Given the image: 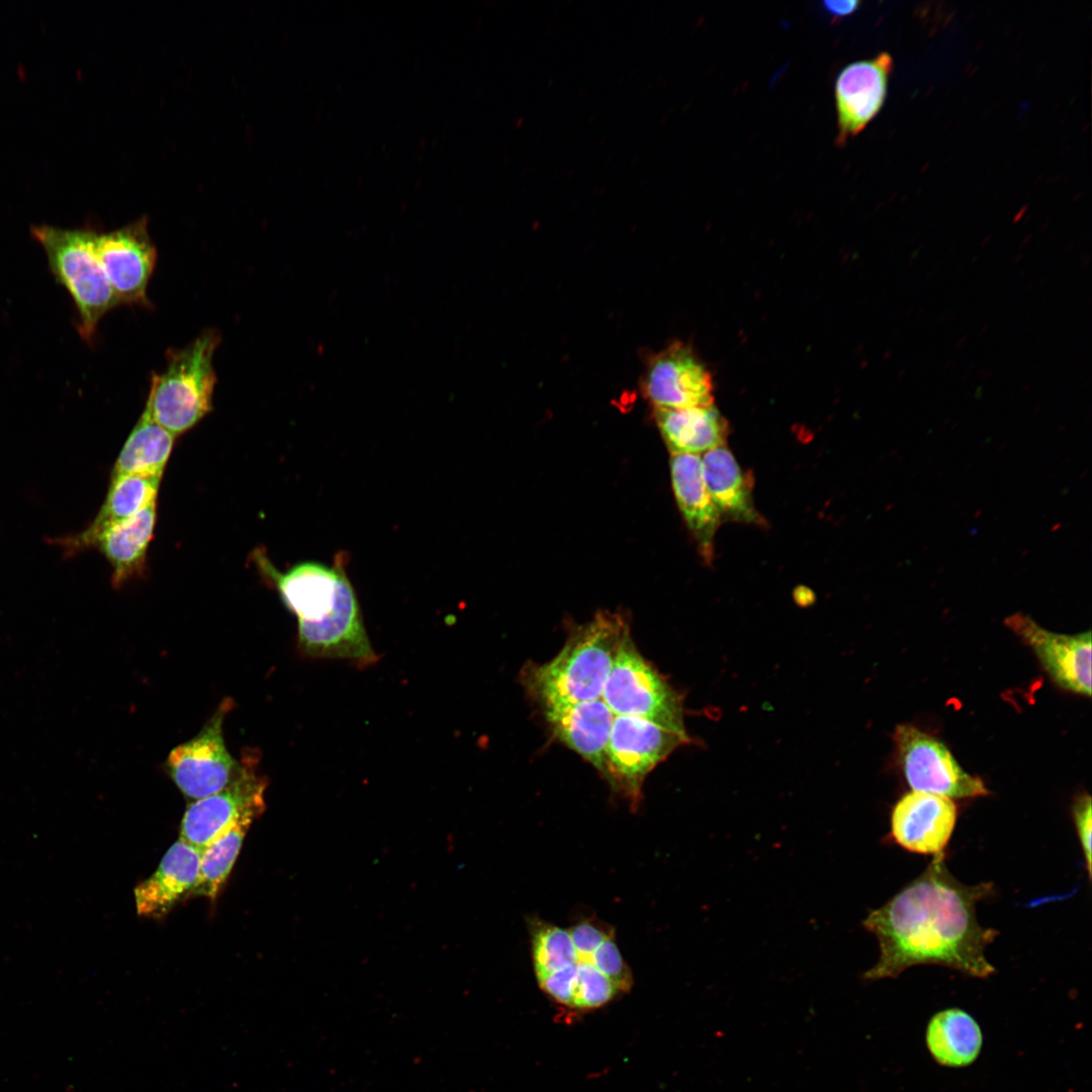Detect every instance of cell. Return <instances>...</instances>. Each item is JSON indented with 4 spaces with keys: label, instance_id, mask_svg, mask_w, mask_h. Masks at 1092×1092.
Wrapping results in <instances>:
<instances>
[{
    "label": "cell",
    "instance_id": "obj_25",
    "mask_svg": "<svg viewBox=\"0 0 1092 1092\" xmlns=\"http://www.w3.org/2000/svg\"><path fill=\"white\" fill-rule=\"evenodd\" d=\"M254 820L253 817L240 820L201 851L199 876L191 896L211 901L217 898Z\"/></svg>",
    "mask_w": 1092,
    "mask_h": 1092
},
{
    "label": "cell",
    "instance_id": "obj_28",
    "mask_svg": "<svg viewBox=\"0 0 1092 1092\" xmlns=\"http://www.w3.org/2000/svg\"><path fill=\"white\" fill-rule=\"evenodd\" d=\"M586 959L615 985L620 993L631 990L632 973L619 950L614 935L604 940Z\"/></svg>",
    "mask_w": 1092,
    "mask_h": 1092
},
{
    "label": "cell",
    "instance_id": "obj_11",
    "mask_svg": "<svg viewBox=\"0 0 1092 1092\" xmlns=\"http://www.w3.org/2000/svg\"><path fill=\"white\" fill-rule=\"evenodd\" d=\"M95 252L119 303L147 306V288L155 270L157 250L145 220L96 234Z\"/></svg>",
    "mask_w": 1092,
    "mask_h": 1092
},
{
    "label": "cell",
    "instance_id": "obj_4",
    "mask_svg": "<svg viewBox=\"0 0 1092 1092\" xmlns=\"http://www.w3.org/2000/svg\"><path fill=\"white\" fill-rule=\"evenodd\" d=\"M220 342L216 330L201 333L193 342L167 353L162 373H153L146 408L172 435L193 428L211 410L216 375L213 355Z\"/></svg>",
    "mask_w": 1092,
    "mask_h": 1092
},
{
    "label": "cell",
    "instance_id": "obj_30",
    "mask_svg": "<svg viewBox=\"0 0 1092 1092\" xmlns=\"http://www.w3.org/2000/svg\"><path fill=\"white\" fill-rule=\"evenodd\" d=\"M576 965L537 978L542 991L557 1003L571 1007L577 973Z\"/></svg>",
    "mask_w": 1092,
    "mask_h": 1092
},
{
    "label": "cell",
    "instance_id": "obj_5",
    "mask_svg": "<svg viewBox=\"0 0 1092 1092\" xmlns=\"http://www.w3.org/2000/svg\"><path fill=\"white\" fill-rule=\"evenodd\" d=\"M50 268L70 293L78 312V332L91 341L102 316L120 304L95 252L96 234L53 226L32 228Z\"/></svg>",
    "mask_w": 1092,
    "mask_h": 1092
},
{
    "label": "cell",
    "instance_id": "obj_6",
    "mask_svg": "<svg viewBox=\"0 0 1092 1092\" xmlns=\"http://www.w3.org/2000/svg\"><path fill=\"white\" fill-rule=\"evenodd\" d=\"M601 699L616 716H634L686 731L680 697L635 646L622 642Z\"/></svg>",
    "mask_w": 1092,
    "mask_h": 1092
},
{
    "label": "cell",
    "instance_id": "obj_18",
    "mask_svg": "<svg viewBox=\"0 0 1092 1092\" xmlns=\"http://www.w3.org/2000/svg\"><path fill=\"white\" fill-rule=\"evenodd\" d=\"M673 493L679 511L706 560L713 557V543L720 514L703 479L701 457L673 454L670 459Z\"/></svg>",
    "mask_w": 1092,
    "mask_h": 1092
},
{
    "label": "cell",
    "instance_id": "obj_2",
    "mask_svg": "<svg viewBox=\"0 0 1092 1092\" xmlns=\"http://www.w3.org/2000/svg\"><path fill=\"white\" fill-rule=\"evenodd\" d=\"M257 560L284 606L297 618V646L303 655L347 660L359 668L378 661L346 571L344 552L336 555L333 566L304 561L285 572L265 556L258 555Z\"/></svg>",
    "mask_w": 1092,
    "mask_h": 1092
},
{
    "label": "cell",
    "instance_id": "obj_20",
    "mask_svg": "<svg viewBox=\"0 0 1092 1092\" xmlns=\"http://www.w3.org/2000/svg\"><path fill=\"white\" fill-rule=\"evenodd\" d=\"M656 425L673 454H699L724 446L728 423L714 404L654 410Z\"/></svg>",
    "mask_w": 1092,
    "mask_h": 1092
},
{
    "label": "cell",
    "instance_id": "obj_3",
    "mask_svg": "<svg viewBox=\"0 0 1092 1092\" xmlns=\"http://www.w3.org/2000/svg\"><path fill=\"white\" fill-rule=\"evenodd\" d=\"M628 635L629 625L621 615L598 613L570 634L551 660L527 664L525 689L543 708L600 699Z\"/></svg>",
    "mask_w": 1092,
    "mask_h": 1092
},
{
    "label": "cell",
    "instance_id": "obj_14",
    "mask_svg": "<svg viewBox=\"0 0 1092 1092\" xmlns=\"http://www.w3.org/2000/svg\"><path fill=\"white\" fill-rule=\"evenodd\" d=\"M893 59L887 52L846 65L835 80L837 114L835 144L844 146L861 132L882 109L887 96Z\"/></svg>",
    "mask_w": 1092,
    "mask_h": 1092
},
{
    "label": "cell",
    "instance_id": "obj_24",
    "mask_svg": "<svg viewBox=\"0 0 1092 1092\" xmlns=\"http://www.w3.org/2000/svg\"><path fill=\"white\" fill-rule=\"evenodd\" d=\"M175 436L161 427L145 407L113 466L112 476L141 475L162 478Z\"/></svg>",
    "mask_w": 1092,
    "mask_h": 1092
},
{
    "label": "cell",
    "instance_id": "obj_10",
    "mask_svg": "<svg viewBox=\"0 0 1092 1092\" xmlns=\"http://www.w3.org/2000/svg\"><path fill=\"white\" fill-rule=\"evenodd\" d=\"M894 741L904 777L912 791L950 799L989 794L984 782L967 772L941 741L917 727L899 725Z\"/></svg>",
    "mask_w": 1092,
    "mask_h": 1092
},
{
    "label": "cell",
    "instance_id": "obj_21",
    "mask_svg": "<svg viewBox=\"0 0 1092 1092\" xmlns=\"http://www.w3.org/2000/svg\"><path fill=\"white\" fill-rule=\"evenodd\" d=\"M160 481L161 478L132 474L111 477L105 502L95 519L64 544L71 551L94 546L105 531L131 519L156 502Z\"/></svg>",
    "mask_w": 1092,
    "mask_h": 1092
},
{
    "label": "cell",
    "instance_id": "obj_22",
    "mask_svg": "<svg viewBox=\"0 0 1092 1092\" xmlns=\"http://www.w3.org/2000/svg\"><path fill=\"white\" fill-rule=\"evenodd\" d=\"M156 514L154 502L131 519L108 529L96 540L94 546L98 547L112 567L113 585H121L144 572Z\"/></svg>",
    "mask_w": 1092,
    "mask_h": 1092
},
{
    "label": "cell",
    "instance_id": "obj_13",
    "mask_svg": "<svg viewBox=\"0 0 1092 1092\" xmlns=\"http://www.w3.org/2000/svg\"><path fill=\"white\" fill-rule=\"evenodd\" d=\"M643 388L655 410H679L713 404L710 371L694 351L675 342L648 365Z\"/></svg>",
    "mask_w": 1092,
    "mask_h": 1092
},
{
    "label": "cell",
    "instance_id": "obj_19",
    "mask_svg": "<svg viewBox=\"0 0 1092 1092\" xmlns=\"http://www.w3.org/2000/svg\"><path fill=\"white\" fill-rule=\"evenodd\" d=\"M701 465L706 488L721 518L746 524L761 523L752 499L751 477L725 445L705 452Z\"/></svg>",
    "mask_w": 1092,
    "mask_h": 1092
},
{
    "label": "cell",
    "instance_id": "obj_29",
    "mask_svg": "<svg viewBox=\"0 0 1092 1092\" xmlns=\"http://www.w3.org/2000/svg\"><path fill=\"white\" fill-rule=\"evenodd\" d=\"M568 931L577 957L581 959L590 957L604 940L614 935L613 929L602 922L594 920L578 922L570 927Z\"/></svg>",
    "mask_w": 1092,
    "mask_h": 1092
},
{
    "label": "cell",
    "instance_id": "obj_32",
    "mask_svg": "<svg viewBox=\"0 0 1092 1092\" xmlns=\"http://www.w3.org/2000/svg\"><path fill=\"white\" fill-rule=\"evenodd\" d=\"M858 4V1H825L823 3L833 22L852 14L857 9Z\"/></svg>",
    "mask_w": 1092,
    "mask_h": 1092
},
{
    "label": "cell",
    "instance_id": "obj_15",
    "mask_svg": "<svg viewBox=\"0 0 1092 1092\" xmlns=\"http://www.w3.org/2000/svg\"><path fill=\"white\" fill-rule=\"evenodd\" d=\"M958 808L952 799L911 791L891 813V837L904 849L922 854L943 852L956 826Z\"/></svg>",
    "mask_w": 1092,
    "mask_h": 1092
},
{
    "label": "cell",
    "instance_id": "obj_23",
    "mask_svg": "<svg viewBox=\"0 0 1092 1092\" xmlns=\"http://www.w3.org/2000/svg\"><path fill=\"white\" fill-rule=\"evenodd\" d=\"M982 1031L966 1011L950 1008L937 1012L926 1029V1043L933 1059L947 1067H965L980 1054Z\"/></svg>",
    "mask_w": 1092,
    "mask_h": 1092
},
{
    "label": "cell",
    "instance_id": "obj_1",
    "mask_svg": "<svg viewBox=\"0 0 1092 1092\" xmlns=\"http://www.w3.org/2000/svg\"><path fill=\"white\" fill-rule=\"evenodd\" d=\"M993 884L959 882L944 862V853L882 907L869 913L863 927L878 939L880 958L863 974L876 981L896 978L917 965H938L968 976L987 978L995 968L985 956L998 931L982 927L977 903Z\"/></svg>",
    "mask_w": 1092,
    "mask_h": 1092
},
{
    "label": "cell",
    "instance_id": "obj_33",
    "mask_svg": "<svg viewBox=\"0 0 1092 1092\" xmlns=\"http://www.w3.org/2000/svg\"><path fill=\"white\" fill-rule=\"evenodd\" d=\"M811 594H812V592L809 590L808 588H806L804 586H800L799 589L795 590V598L800 599L801 604H803V601H806L808 603Z\"/></svg>",
    "mask_w": 1092,
    "mask_h": 1092
},
{
    "label": "cell",
    "instance_id": "obj_16",
    "mask_svg": "<svg viewBox=\"0 0 1092 1092\" xmlns=\"http://www.w3.org/2000/svg\"><path fill=\"white\" fill-rule=\"evenodd\" d=\"M552 734L607 776V747L616 715L600 698L543 708Z\"/></svg>",
    "mask_w": 1092,
    "mask_h": 1092
},
{
    "label": "cell",
    "instance_id": "obj_17",
    "mask_svg": "<svg viewBox=\"0 0 1092 1092\" xmlns=\"http://www.w3.org/2000/svg\"><path fill=\"white\" fill-rule=\"evenodd\" d=\"M201 851L179 838L167 850L156 872L133 891L140 916L160 919L190 897L200 867Z\"/></svg>",
    "mask_w": 1092,
    "mask_h": 1092
},
{
    "label": "cell",
    "instance_id": "obj_8",
    "mask_svg": "<svg viewBox=\"0 0 1092 1092\" xmlns=\"http://www.w3.org/2000/svg\"><path fill=\"white\" fill-rule=\"evenodd\" d=\"M251 756L239 763L232 782L221 791L191 802L181 820L180 838L202 851L240 820L257 819L266 809L267 780Z\"/></svg>",
    "mask_w": 1092,
    "mask_h": 1092
},
{
    "label": "cell",
    "instance_id": "obj_7",
    "mask_svg": "<svg viewBox=\"0 0 1092 1092\" xmlns=\"http://www.w3.org/2000/svg\"><path fill=\"white\" fill-rule=\"evenodd\" d=\"M688 742L686 731L639 717L616 716L607 747L606 780L636 809L649 772Z\"/></svg>",
    "mask_w": 1092,
    "mask_h": 1092
},
{
    "label": "cell",
    "instance_id": "obj_9",
    "mask_svg": "<svg viewBox=\"0 0 1092 1092\" xmlns=\"http://www.w3.org/2000/svg\"><path fill=\"white\" fill-rule=\"evenodd\" d=\"M232 706L231 699H224L199 733L174 747L167 757L171 779L192 802L221 791L238 771L239 762L228 750L222 732Z\"/></svg>",
    "mask_w": 1092,
    "mask_h": 1092
},
{
    "label": "cell",
    "instance_id": "obj_31",
    "mask_svg": "<svg viewBox=\"0 0 1092 1092\" xmlns=\"http://www.w3.org/2000/svg\"><path fill=\"white\" fill-rule=\"evenodd\" d=\"M1073 819L1082 847L1088 876H1091V827L1092 808L1088 794L1080 795L1073 805Z\"/></svg>",
    "mask_w": 1092,
    "mask_h": 1092
},
{
    "label": "cell",
    "instance_id": "obj_26",
    "mask_svg": "<svg viewBox=\"0 0 1092 1092\" xmlns=\"http://www.w3.org/2000/svg\"><path fill=\"white\" fill-rule=\"evenodd\" d=\"M531 933L536 978L577 964V952L568 929L546 922H536Z\"/></svg>",
    "mask_w": 1092,
    "mask_h": 1092
},
{
    "label": "cell",
    "instance_id": "obj_27",
    "mask_svg": "<svg viewBox=\"0 0 1092 1092\" xmlns=\"http://www.w3.org/2000/svg\"><path fill=\"white\" fill-rule=\"evenodd\" d=\"M576 970L571 1008L596 1009L606 1005L620 993L588 959L578 958Z\"/></svg>",
    "mask_w": 1092,
    "mask_h": 1092
},
{
    "label": "cell",
    "instance_id": "obj_12",
    "mask_svg": "<svg viewBox=\"0 0 1092 1092\" xmlns=\"http://www.w3.org/2000/svg\"><path fill=\"white\" fill-rule=\"evenodd\" d=\"M1005 625L1034 652L1043 669L1062 689L1091 696V632L1068 635L1040 627L1029 616L1014 614Z\"/></svg>",
    "mask_w": 1092,
    "mask_h": 1092
}]
</instances>
